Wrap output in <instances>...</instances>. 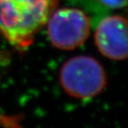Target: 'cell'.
<instances>
[{
  "mask_svg": "<svg viewBox=\"0 0 128 128\" xmlns=\"http://www.w3.org/2000/svg\"><path fill=\"white\" fill-rule=\"evenodd\" d=\"M56 4L57 0H0V33L14 46H28Z\"/></svg>",
  "mask_w": 128,
  "mask_h": 128,
  "instance_id": "6da1fadb",
  "label": "cell"
},
{
  "mask_svg": "<svg viewBox=\"0 0 128 128\" xmlns=\"http://www.w3.org/2000/svg\"><path fill=\"white\" fill-rule=\"evenodd\" d=\"M60 82L70 96L88 99L102 92L106 86L107 78L98 60L90 56L79 55L63 64L60 72Z\"/></svg>",
  "mask_w": 128,
  "mask_h": 128,
  "instance_id": "7a4b0ae2",
  "label": "cell"
},
{
  "mask_svg": "<svg viewBox=\"0 0 128 128\" xmlns=\"http://www.w3.org/2000/svg\"><path fill=\"white\" fill-rule=\"evenodd\" d=\"M46 22L51 44L62 50L78 47L90 34V20L78 8L64 7L52 11Z\"/></svg>",
  "mask_w": 128,
  "mask_h": 128,
  "instance_id": "3957f363",
  "label": "cell"
},
{
  "mask_svg": "<svg viewBox=\"0 0 128 128\" xmlns=\"http://www.w3.org/2000/svg\"><path fill=\"white\" fill-rule=\"evenodd\" d=\"M95 44L105 57L122 60L127 57V22L120 15L102 20L94 34Z\"/></svg>",
  "mask_w": 128,
  "mask_h": 128,
  "instance_id": "277c9868",
  "label": "cell"
},
{
  "mask_svg": "<svg viewBox=\"0 0 128 128\" xmlns=\"http://www.w3.org/2000/svg\"><path fill=\"white\" fill-rule=\"evenodd\" d=\"M127 0H99V2L107 7L118 9V8H123L126 6Z\"/></svg>",
  "mask_w": 128,
  "mask_h": 128,
  "instance_id": "5b68a950",
  "label": "cell"
},
{
  "mask_svg": "<svg viewBox=\"0 0 128 128\" xmlns=\"http://www.w3.org/2000/svg\"><path fill=\"white\" fill-rule=\"evenodd\" d=\"M10 123H12L15 126L14 119H10L7 116H0V124H3V126H10Z\"/></svg>",
  "mask_w": 128,
  "mask_h": 128,
  "instance_id": "8992f818",
  "label": "cell"
}]
</instances>
